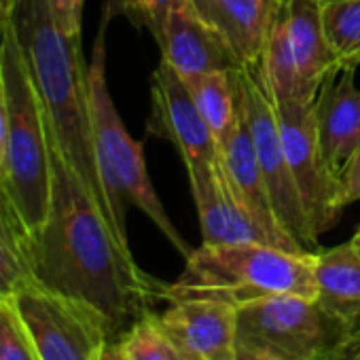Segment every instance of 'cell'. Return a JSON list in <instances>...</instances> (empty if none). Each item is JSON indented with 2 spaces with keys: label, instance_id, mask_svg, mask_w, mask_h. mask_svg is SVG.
Wrapping results in <instances>:
<instances>
[{
  "label": "cell",
  "instance_id": "9a60e30c",
  "mask_svg": "<svg viewBox=\"0 0 360 360\" xmlns=\"http://www.w3.org/2000/svg\"><path fill=\"white\" fill-rule=\"evenodd\" d=\"M356 68L343 66L333 75L316 98V129L328 167L341 176L360 153V89Z\"/></svg>",
  "mask_w": 360,
  "mask_h": 360
},
{
  "label": "cell",
  "instance_id": "6da1fadb",
  "mask_svg": "<svg viewBox=\"0 0 360 360\" xmlns=\"http://www.w3.org/2000/svg\"><path fill=\"white\" fill-rule=\"evenodd\" d=\"M51 200L45 223L28 236L24 257L30 280L94 307L121 339L134 322L167 301V284L134 259L87 185L51 140Z\"/></svg>",
  "mask_w": 360,
  "mask_h": 360
},
{
  "label": "cell",
  "instance_id": "484cf974",
  "mask_svg": "<svg viewBox=\"0 0 360 360\" xmlns=\"http://www.w3.org/2000/svg\"><path fill=\"white\" fill-rule=\"evenodd\" d=\"M49 7L62 32L70 39H81L83 0H49Z\"/></svg>",
  "mask_w": 360,
  "mask_h": 360
},
{
  "label": "cell",
  "instance_id": "2e32d148",
  "mask_svg": "<svg viewBox=\"0 0 360 360\" xmlns=\"http://www.w3.org/2000/svg\"><path fill=\"white\" fill-rule=\"evenodd\" d=\"M288 30H290V45L297 64L295 102L314 104L322 85L341 70L324 37L320 0H290Z\"/></svg>",
  "mask_w": 360,
  "mask_h": 360
},
{
  "label": "cell",
  "instance_id": "5b68a950",
  "mask_svg": "<svg viewBox=\"0 0 360 360\" xmlns=\"http://www.w3.org/2000/svg\"><path fill=\"white\" fill-rule=\"evenodd\" d=\"M110 18L102 15V24L94 43V56L87 64V87H89V112L98 167L104 183V191L119 227L125 229V208L127 204L144 212L157 229L172 242V246L185 259L193 248L180 238L169 217L165 214L155 187L148 178L142 144L136 142L125 129L112 96L106 83V26Z\"/></svg>",
  "mask_w": 360,
  "mask_h": 360
},
{
  "label": "cell",
  "instance_id": "603a6c76",
  "mask_svg": "<svg viewBox=\"0 0 360 360\" xmlns=\"http://www.w3.org/2000/svg\"><path fill=\"white\" fill-rule=\"evenodd\" d=\"M129 360H195L159 322V314L142 316L119 339Z\"/></svg>",
  "mask_w": 360,
  "mask_h": 360
},
{
  "label": "cell",
  "instance_id": "7a4b0ae2",
  "mask_svg": "<svg viewBox=\"0 0 360 360\" xmlns=\"http://www.w3.org/2000/svg\"><path fill=\"white\" fill-rule=\"evenodd\" d=\"M9 20L41 96L51 140L115 227L127 233L112 217L98 167L89 112L87 64L81 53V39H70L62 32L51 13L49 0H11Z\"/></svg>",
  "mask_w": 360,
  "mask_h": 360
},
{
  "label": "cell",
  "instance_id": "e0dca14e",
  "mask_svg": "<svg viewBox=\"0 0 360 360\" xmlns=\"http://www.w3.org/2000/svg\"><path fill=\"white\" fill-rule=\"evenodd\" d=\"M288 0H191L204 22L225 37L242 66H252L274 18Z\"/></svg>",
  "mask_w": 360,
  "mask_h": 360
},
{
  "label": "cell",
  "instance_id": "7c38bea8",
  "mask_svg": "<svg viewBox=\"0 0 360 360\" xmlns=\"http://www.w3.org/2000/svg\"><path fill=\"white\" fill-rule=\"evenodd\" d=\"M219 165L227 178L233 195L259 221V225L276 240V244L282 250L305 255L307 250L280 225L274 212L265 176H263V169L255 150V142H252V136H250V129L242 110L231 131L219 142Z\"/></svg>",
  "mask_w": 360,
  "mask_h": 360
},
{
  "label": "cell",
  "instance_id": "7402d4cb",
  "mask_svg": "<svg viewBox=\"0 0 360 360\" xmlns=\"http://www.w3.org/2000/svg\"><path fill=\"white\" fill-rule=\"evenodd\" d=\"M324 37L339 66L360 64V0H322Z\"/></svg>",
  "mask_w": 360,
  "mask_h": 360
},
{
  "label": "cell",
  "instance_id": "ba28073f",
  "mask_svg": "<svg viewBox=\"0 0 360 360\" xmlns=\"http://www.w3.org/2000/svg\"><path fill=\"white\" fill-rule=\"evenodd\" d=\"M41 360H100L110 330L106 320L89 305L43 288L24 284L13 297Z\"/></svg>",
  "mask_w": 360,
  "mask_h": 360
},
{
  "label": "cell",
  "instance_id": "f1b7e54d",
  "mask_svg": "<svg viewBox=\"0 0 360 360\" xmlns=\"http://www.w3.org/2000/svg\"><path fill=\"white\" fill-rule=\"evenodd\" d=\"M100 360H129V356L125 354V349H123L119 339H110V341H106Z\"/></svg>",
  "mask_w": 360,
  "mask_h": 360
},
{
  "label": "cell",
  "instance_id": "d6986e66",
  "mask_svg": "<svg viewBox=\"0 0 360 360\" xmlns=\"http://www.w3.org/2000/svg\"><path fill=\"white\" fill-rule=\"evenodd\" d=\"M288 3L274 18L257 62L265 89L278 104L292 102L297 98V64L288 30Z\"/></svg>",
  "mask_w": 360,
  "mask_h": 360
},
{
  "label": "cell",
  "instance_id": "83f0119b",
  "mask_svg": "<svg viewBox=\"0 0 360 360\" xmlns=\"http://www.w3.org/2000/svg\"><path fill=\"white\" fill-rule=\"evenodd\" d=\"M5 144H7V94H5L3 66H0V180H3V165H5Z\"/></svg>",
  "mask_w": 360,
  "mask_h": 360
},
{
  "label": "cell",
  "instance_id": "9c48e42d",
  "mask_svg": "<svg viewBox=\"0 0 360 360\" xmlns=\"http://www.w3.org/2000/svg\"><path fill=\"white\" fill-rule=\"evenodd\" d=\"M282 142L286 150V159L299 189L309 227L314 236L320 240L322 233L335 227L341 212L345 210L343 204V183L337 176L320 148L318 129H316V108L314 104L301 102H274Z\"/></svg>",
  "mask_w": 360,
  "mask_h": 360
},
{
  "label": "cell",
  "instance_id": "3957f363",
  "mask_svg": "<svg viewBox=\"0 0 360 360\" xmlns=\"http://www.w3.org/2000/svg\"><path fill=\"white\" fill-rule=\"evenodd\" d=\"M0 66L7 94V144L0 187L28 240L45 223L51 200L49 123L9 15L0 45Z\"/></svg>",
  "mask_w": 360,
  "mask_h": 360
},
{
  "label": "cell",
  "instance_id": "d4e9b609",
  "mask_svg": "<svg viewBox=\"0 0 360 360\" xmlns=\"http://www.w3.org/2000/svg\"><path fill=\"white\" fill-rule=\"evenodd\" d=\"M322 360H360V316L341 326V333Z\"/></svg>",
  "mask_w": 360,
  "mask_h": 360
},
{
  "label": "cell",
  "instance_id": "30bf717a",
  "mask_svg": "<svg viewBox=\"0 0 360 360\" xmlns=\"http://www.w3.org/2000/svg\"><path fill=\"white\" fill-rule=\"evenodd\" d=\"M146 131L169 140L185 161L187 172L214 165L219 159V142L198 110L180 75L159 62L150 77V117Z\"/></svg>",
  "mask_w": 360,
  "mask_h": 360
},
{
  "label": "cell",
  "instance_id": "f546056e",
  "mask_svg": "<svg viewBox=\"0 0 360 360\" xmlns=\"http://www.w3.org/2000/svg\"><path fill=\"white\" fill-rule=\"evenodd\" d=\"M349 244L354 246V250L360 255V225L356 227V231H354V236H352V240H349Z\"/></svg>",
  "mask_w": 360,
  "mask_h": 360
},
{
  "label": "cell",
  "instance_id": "52a82bcc",
  "mask_svg": "<svg viewBox=\"0 0 360 360\" xmlns=\"http://www.w3.org/2000/svg\"><path fill=\"white\" fill-rule=\"evenodd\" d=\"M231 75H233L238 106L248 123L255 150H257L265 183H267V191L271 198L274 212L280 225L307 252H318V238L314 236L309 227L299 189L295 185V178H292L286 150H284V142H282L278 115L265 89L259 66L257 64L240 66Z\"/></svg>",
  "mask_w": 360,
  "mask_h": 360
},
{
  "label": "cell",
  "instance_id": "8992f818",
  "mask_svg": "<svg viewBox=\"0 0 360 360\" xmlns=\"http://www.w3.org/2000/svg\"><path fill=\"white\" fill-rule=\"evenodd\" d=\"M341 326L316 299L263 297L238 307L236 360H322Z\"/></svg>",
  "mask_w": 360,
  "mask_h": 360
},
{
  "label": "cell",
  "instance_id": "4316f807",
  "mask_svg": "<svg viewBox=\"0 0 360 360\" xmlns=\"http://www.w3.org/2000/svg\"><path fill=\"white\" fill-rule=\"evenodd\" d=\"M341 183H343V204L347 208L349 204L360 200V153L352 159V163L341 174Z\"/></svg>",
  "mask_w": 360,
  "mask_h": 360
},
{
  "label": "cell",
  "instance_id": "cb8c5ba5",
  "mask_svg": "<svg viewBox=\"0 0 360 360\" xmlns=\"http://www.w3.org/2000/svg\"><path fill=\"white\" fill-rule=\"evenodd\" d=\"M178 3L183 0H104V15L110 20L121 15L134 28H144L157 37Z\"/></svg>",
  "mask_w": 360,
  "mask_h": 360
},
{
  "label": "cell",
  "instance_id": "5bb4252c",
  "mask_svg": "<svg viewBox=\"0 0 360 360\" xmlns=\"http://www.w3.org/2000/svg\"><path fill=\"white\" fill-rule=\"evenodd\" d=\"M159 322L195 360H236V305L212 299L172 301Z\"/></svg>",
  "mask_w": 360,
  "mask_h": 360
},
{
  "label": "cell",
  "instance_id": "1f68e13d",
  "mask_svg": "<svg viewBox=\"0 0 360 360\" xmlns=\"http://www.w3.org/2000/svg\"><path fill=\"white\" fill-rule=\"evenodd\" d=\"M9 9H11V0H0V11H5L9 15Z\"/></svg>",
  "mask_w": 360,
  "mask_h": 360
},
{
  "label": "cell",
  "instance_id": "8fae6325",
  "mask_svg": "<svg viewBox=\"0 0 360 360\" xmlns=\"http://www.w3.org/2000/svg\"><path fill=\"white\" fill-rule=\"evenodd\" d=\"M187 176L200 217L202 244H263L280 248L233 195L219 159L214 165L189 169Z\"/></svg>",
  "mask_w": 360,
  "mask_h": 360
},
{
  "label": "cell",
  "instance_id": "ffe728a7",
  "mask_svg": "<svg viewBox=\"0 0 360 360\" xmlns=\"http://www.w3.org/2000/svg\"><path fill=\"white\" fill-rule=\"evenodd\" d=\"M189 89L198 110L212 129L217 142H221L240 117L236 85L231 72H191L180 75Z\"/></svg>",
  "mask_w": 360,
  "mask_h": 360
},
{
  "label": "cell",
  "instance_id": "ac0fdd59",
  "mask_svg": "<svg viewBox=\"0 0 360 360\" xmlns=\"http://www.w3.org/2000/svg\"><path fill=\"white\" fill-rule=\"evenodd\" d=\"M316 301L341 324L360 316V255L349 242L314 252Z\"/></svg>",
  "mask_w": 360,
  "mask_h": 360
},
{
  "label": "cell",
  "instance_id": "4dcf8cb0",
  "mask_svg": "<svg viewBox=\"0 0 360 360\" xmlns=\"http://www.w3.org/2000/svg\"><path fill=\"white\" fill-rule=\"evenodd\" d=\"M5 24H7V13L0 11V45H3V32H5Z\"/></svg>",
  "mask_w": 360,
  "mask_h": 360
},
{
  "label": "cell",
  "instance_id": "4fadbf2b",
  "mask_svg": "<svg viewBox=\"0 0 360 360\" xmlns=\"http://www.w3.org/2000/svg\"><path fill=\"white\" fill-rule=\"evenodd\" d=\"M155 41L161 60L178 75L233 72L242 66L225 37L200 18L191 0H183L169 11Z\"/></svg>",
  "mask_w": 360,
  "mask_h": 360
},
{
  "label": "cell",
  "instance_id": "d6a6232c",
  "mask_svg": "<svg viewBox=\"0 0 360 360\" xmlns=\"http://www.w3.org/2000/svg\"><path fill=\"white\" fill-rule=\"evenodd\" d=\"M320 3H322V0H320Z\"/></svg>",
  "mask_w": 360,
  "mask_h": 360
},
{
  "label": "cell",
  "instance_id": "44dd1931",
  "mask_svg": "<svg viewBox=\"0 0 360 360\" xmlns=\"http://www.w3.org/2000/svg\"><path fill=\"white\" fill-rule=\"evenodd\" d=\"M24 242V225L0 187V301L11 299L24 284L30 282Z\"/></svg>",
  "mask_w": 360,
  "mask_h": 360
},
{
  "label": "cell",
  "instance_id": "277c9868",
  "mask_svg": "<svg viewBox=\"0 0 360 360\" xmlns=\"http://www.w3.org/2000/svg\"><path fill=\"white\" fill-rule=\"evenodd\" d=\"M167 301L212 299L244 305L274 295L318 297L314 252L297 255L263 244H202L185 259Z\"/></svg>",
  "mask_w": 360,
  "mask_h": 360
}]
</instances>
